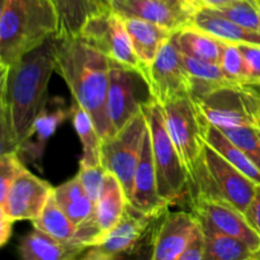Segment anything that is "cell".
Segmentation results:
<instances>
[{
    "instance_id": "obj_10",
    "label": "cell",
    "mask_w": 260,
    "mask_h": 260,
    "mask_svg": "<svg viewBox=\"0 0 260 260\" xmlns=\"http://www.w3.org/2000/svg\"><path fill=\"white\" fill-rule=\"evenodd\" d=\"M80 36L111 60L128 68L144 70L135 53L124 20L112 9L99 10L91 14L84 24Z\"/></svg>"
},
{
    "instance_id": "obj_6",
    "label": "cell",
    "mask_w": 260,
    "mask_h": 260,
    "mask_svg": "<svg viewBox=\"0 0 260 260\" xmlns=\"http://www.w3.org/2000/svg\"><path fill=\"white\" fill-rule=\"evenodd\" d=\"M161 106L168 132L190 177L203 154L210 122L192 95L180 96Z\"/></svg>"
},
{
    "instance_id": "obj_26",
    "label": "cell",
    "mask_w": 260,
    "mask_h": 260,
    "mask_svg": "<svg viewBox=\"0 0 260 260\" xmlns=\"http://www.w3.org/2000/svg\"><path fill=\"white\" fill-rule=\"evenodd\" d=\"M70 109L74 128L83 144V156L80 159V165H85V167L101 165L103 139L99 135L90 114L83 107L79 106L75 101Z\"/></svg>"
},
{
    "instance_id": "obj_25",
    "label": "cell",
    "mask_w": 260,
    "mask_h": 260,
    "mask_svg": "<svg viewBox=\"0 0 260 260\" xmlns=\"http://www.w3.org/2000/svg\"><path fill=\"white\" fill-rule=\"evenodd\" d=\"M205 235V260H248L254 251L243 240L216 231L200 221Z\"/></svg>"
},
{
    "instance_id": "obj_23",
    "label": "cell",
    "mask_w": 260,
    "mask_h": 260,
    "mask_svg": "<svg viewBox=\"0 0 260 260\" xmlns=\"http://www.w3.org/2000/svg\"><path fill=\"white\" fill-rule=\"evenodd\" d=\"M182 57L185 70L188 71L190 79V85H192L190 95L193 98H200L220 88L235 85L225 75L220 63L197 60L184 53H182Z\"/></svg>"
},
{
    "instance_id": "obj_8",
    "label": "cell",
    "mask_w": 260,
    "mask_h": 260,
    "mask_svg": "<svg viewBox=\"0 0 260 260\" xmlns=\"http://www.w3.org/2000/svg\"><path fill=\"white\" fill-rule=\"evenodd\" d=\"M146 131V117L140 111L119 131L106 137L102 144V165L118 178L127 200L132 194L135 173Z\"/></svg>"
},
{
    "instance_id": "obj_22",
    "label": "cell",
    "mask_w": 260,
    "mask_h": 260,
    "mask_svg": "<svg viewBox=\"0 0 260 260\" xmlns=\"http://www.w3.org/2000/svg\"><path fill=\"white\" fill-rule=\"evenodd\" d=\"M192 25L226 42L260 45V32L243 27L211 8L198 10L193 15Z\"/></svg>"
},
{
    "instance_id": "obj_13",
    "label": "cell",
    "mask_w": 260,
    "mask_h": 260,
    "mask_svg": "<svg viewBox=\"0 0 260 260\" xmlns=\"http://www.w3.org/2000/svg\"><path fill=\"white\" fill-rule=\"evenodd\" d=\"M192 212L198 220L216 231L243 240L255 253L260 249V236L245 217V213L222 200L196 197L190 200Z\"/></svg>"
},
{
    "instance_id": "obj_30",
    "label": "cell",
    "mask_w": 260,
    "mask_h": 260,
    "mask_svg": "<svg viewBox=\"0 0 260 260\" xmlns=\"http://www.w3.org/2000/svg\"><path fill=\"white\" fill-rule=\"evenodd\" d=\"M32 223L36 229H40L48 235L62 241H73L76 231V225L56 202L53 192L41 215Z\"/></svg>"
},
{
    "instance_id": "obj_46",
    "label": "cell",
    "mask_w": 260,
    "mask_h": 260,
    "mask_svg": "<svg viewBox=\"0 0 260 260\" xmlns=\"http://www.w3.org/2000/svg\"><path fill=\"white\" fill-rule=\"evenodd\" d=\"M254 259H256V260H260V249L258 251H255V253H254V256H253V260Z\"/></svg>"
},
{
    "instance_id": "obj_27",
    "label": "cell",
    "mask_w": 260,
    "mask_h": 260,
    "mask_svg": "<svg viewBox=\"0 0 260 260\" xmlns=\"http://www.w3.org/2000/svg\"><path fill=\"white\" fill-rule=\"evenodd\" d=\"M53 197L76 226L85 221L94 211L93 202L84 189L78 174L53 188Z\"/></svg>"
},
{
    "instance_id": "obj_18",
    "label": "cell",
    "mask_w": 260,
    "mask_h": 260,
    "mask_svg": "<svg viewBox=\"0 0 260 260\" xmlns=\"http://www.w3.org/2000/svg\"><path fill=\"white\" fill-rule=\"evenodd\" d=\"M69 117H71V109L57 107V108L50 111L46 106V108L36 118L24 141L20 144L19 149H18L20 159L24 157L27 159V161L32 162V164H40L42 161L43 152H45L46 145H47L50 137L53 136L57 127L62 122H65Z\"/></svg>"
},
{
    "instance_id": "obj_1",
    "label": "cell",
    "mask_w": 260,
    "mask_h": 260,
    "mask_svg": "<svg viewBox=\"0 0 260 260\" xmlns=\"http://www.w3.org/2000/svg\"><path fill=\"white\" fill-rule=\"evenodd\" d=\"M61 37L52 36L9 66H2V154L17 151L46 108Z\"/></svg>"
},
{
    "instance_id": "obj_14",
    "label": "cell",
    "mask_w": 260,
    "mask_h": 260,
    "mask_svg": "<svg viewBox=\"0 0 260 260\" xmlns=\"http://www.w3.org/2000/svg\"><path fill=\"white\" fill-rule=\"evenodd\" d=\"M53 188L46 180L25 169L10 185L0 201V213L10 221H35L42 212Z\"/></svg>"
},
{
    "instance_id": "obj_44",
    "label": "cell",
    "mask_w": 260,
    "mask_h": 260,
    "mask_svg": "<svg viewBox=\"0 0 260 260\" xmlns=\"http://www.w3.org/2000/svg\"><path fill=\"white\" fill-rule=\"evenodd\" d=\"M251 2L254 3V5H255V8L258 9L259 15H260V0H251Z\"/></svg>"
},
{
    "instance_id": "obj_20",
    "label": "cell",
    "mask_w": 260,
    "mask_h": 260,
    "mask_svg": "<svg viewBox=\"0 0 260 260\" xmlns=\"http://www.w3.org/2000/svg\"><path fill=\"white\" fill-rule=\"evenodd\" d=\"M127 28L135 53L142 68L151 65L160 48L175 35V30L137 18H122Z\"/></svg>"
},
{
    "instance_id": "obj_38",
    "label": "cell",
    "mask_w": 260,
    "mask_h": 260,
    "mask_svg": "<svg viewBox=\"0 0 260 260\" xmlns=\"http://www.w3.org/2000/svg\"><path fill=\"white\" fill-rule=\"evenodd\" d=\"M245 217L251 228L260 236V184L256 185L253 200L245 211Z\"/></svg>"
},
{
    "instance_id": "obj_45",
    "label": "cell",
    "mask_w": 260,
    "mask_h": 260,
    "mask_svg": "<svg viewBox=\"0 0 260 260\" xmlns=\"http://www.w3.org/2000/svg\"><path fill=\"white\" fill-rule=\"evenodd\" d=\"M165 2H168V3H172V4L182 5V3H180V2H179V0H165ZM182 7H183V5H182ZM183 8H184V7H183ZM184 9H185V8H184Z\"/></svg>"
},
{
    "instance_id": "obj_35",
    "label": "cell",
    "mask_w": 260,
    "mask_h": 260,
    "mask_svg": "<svg viewBox=\"0 0 260 260\" xmlns=\"http://www.w3.org/2000/svg\"><path fill=\"white\" fill-rule=\"evenodd\" d=\"M106 168L103 165H94V167H85L80 165L78 177L83 184L84 189L88 193L89 198L93 202L94 208H95L96 202L101 196L102 188H103L104 178H106Z\"/></svg>"
},
{
    "instance_id": "obj_24",
    "label": "cell",
    "mask_w": 260,
    "mask_h": 260,
    "mask_svg": "<svg viewBox=\"0 0 260 260\" xmlns=\"http://www.w3.org/2000/svg\"><path fill=\"white\" fill-rule=\"evenodd\" d=\"M180 52L208 62H220L222 41L189 24L175 33Z\"/></svg>"
},
{
    "instance_id": "obj_37",
    "label": "cell",
    "mask_w": 260,
    "mask_h": 260,
    "mask_svg": "<svg viewBox=\"0 0 260 260\" xmlns=\"http://www.w3.org/2000/svg\"><path fill=\"white\" fill-rule=\"evenodd\" d=\"M179 260H205V235L201 222L193 238L185 246Z\"/></svg>"
},
{
    "instance_id": "obj_47",
    "label": "cell",
    "mask_w": 260,
    "mask_h": 260,
    "mask_svg": "<svg viewBox=\"0 0 260 260\" xmlns=\"http://www.w3.org/2000/svg\"><path fill=\"white\" fill-rule=\"evenodd\" d=\"M258 126H259V129H260V117H259V119H258Z\"/></svg>"
},
{
    "instance_id": "obj_34",
    "label": "cell",
    "mask_w": 260,
    "mask_h": 260,
    "mask_svg": "<svg viewBox=\"0 0 260 260\" xmlns=\"http://www.w3.org/2000/svg\"><path fill=\"white\" fill-rule=\"evenodd\" d=\"M25 169L17 151L3 152L0 156V201L4 200L12 183Z\"/></svg>"
},
{
    "instance_id": "obj_41",
    "label": "cell",
    "mask_w": 260,
    "mask_h": 260,
    "mask_svg": "<svg viewBox=\"0 0 260 260\" xmlns=\"http://www.w3.org/2000/svg\"><path fill=\"white\" fill-rule=\"evenodd\" d=\"M202 2L205 8H212V9H216V8H221L230 4L234 0H202Z\"/></svg>"
},
{
    "instance_id": "obj_36",
    "label": "cell",
    "mask_w": 260,
    "mask_h": 260,
    "mask_svg": "<svg viewBox=\"0 0 260 260\" xmlns=\"http://www.w3.org/2000/svg\"><path fill=\"white\" fill-rule=\"evenodd\" d=\"M248 71V85L260 84V45L238 43Z\"/></svg>"
},
{
    "instance_id": "obj_39",
    "label": "cell",
    "mask_w": 260,
    "mask_h": 260,
    "mask_svg": "<svg viewBox=\"0 0 260 260\" xmlns=\"http://www.w3.org/2000/svg\"><path fill=\"white\" fill-rule=\"evenodd\" d=\"M12 225L13 221L0 213V245L2 246H4L12 236Z\"/></svg>"
},
{
    "instance_id": "obj_2",
    "label": "cell",
    "mask_w": 260,
    "mask_h": 260,
    "mask_svg": "<svg viewBox=\"0 0 260 260\" xmlns=\"http://www.w3.org/2000/svg\"><path fill=\"white\" fill-rule=\"evenodd\" d=\"M109 68L108 56L81 36L61 37L56 73L65 80L74 101L90 114L103 140L113 135L107 113Z\"/></svg>"
},
{
    "instance_id": "obj_43",
    "label": "cell",
    "mask_w": 260,
    "mask_h": 260,
    "mask_svg": "<svg viewBox=\"0 0 260 260\" xmlns=\"http://www.w3.org/2000/svg\"><path fill=\"white\" fill-rule=\"evenodd\" d=\"M254 91L256 93V95L259 96V117H260V84H256V85H249Z\"/></svg>"
},
{
    "instance_id": "obj_40",
    "label": "cell",
    "mask_w": 260,
    "mask_h": 260,
    "mask_svg": "<svg viewBox=\"0 0 260 260\" xmlns=\"http://www.w3.org/2000/svg\"><path fill=\"white\" fill-rule=\"evenodd\" d=\"M179 2L182 3L183 7H184L188 12L192 13V14H196L198 10L205 8L202 0H179Z\"/></svg>"
},
{
    "instance_id": "obj_32",
    "label": "cell",
    "mask_w": 260,
    "mask_h": 260,
    "mask_svg": "<svg viewBox=\"0 0 260 260\" xmlns=\"http://www.w3.org/2000/svg\"><path fill=\"white\" fill-rule=\"evenodd\" d=\"M220 66L229 80L235 85H248V71L238 43L222 41Z\"/></svg>"
},
{
    "instance_id": "obj_19",
    "label": "cell",
    "mask_w": 260,
    "mask_h": 260,
    "mask_svg": "<svg viewBox=\"0 0 260 260\" xmlns=\"http://www.w3.org/2000/svg\"><path fill=\"white\" fill-rule=\"evenodd\" d=\"M85 246L73 241H62L36 229L24 236L19 254L24 260H73L80 258Z\"/></svg>"
},
{
    "instance_id": "obj_12",
    "label": "cell",
    "mask_w": 260,
    "mask_h": 260,
    "mask_svg": "<svg viewBox=\"0 0 260 260\" xmlns=\"http://www.w3.org/2000/svg\"><path fill=\"white\" fill-rule=\"evenodd\" d=\"M157 218L160 217L146 215L128 203L121 221L101 243L86 248L80 259L112 260L131 255L132 251L142 241L152 221Z\"/></svg>"
},
{
    "instance_id": "obj_3",
    "label": "cell",
    "mask_w": 260,
    "mask_h": 260,
    "mask_svg": "<svg viewBox=\"0 0 260 260\" xmlns=\"http://www.w3.org/2000/svg\"><path fill=\"white\" fill-rule=\"evenodd\" d=\"M60 20L52 0H2L0 66H9L23 55L58 35Z\"/></svg>"
},
{
    "instance_id": "obj_33",
    "label": "cell",
    "mask_w": 260,
    "mask_h": 260,
    "mask_svg": "<svg viewBox=\"0 0 260 260\" xmlns=\"http://www.w3.org/2000/svg\"><path fill=\"white\" fill-rule=\"evenodd\" d=\"M213 10L243 27L260 32V15L251 0H234L225 7L216 8Z\"/></svg>"
},
{
    "instance_id": "obj_9",
    "label": "cell",
    "mask_w": 260,
    "mask_h": 260,
    "mask_svg": "<svg viewBox=\"0 0 260 260\" xmlns=\"http://www.w3.org/2000/svg\"><path fill=\"white\" fill-rule=\"evenodd\" d=\"M193 99L217 127L258 124L259 96L249 85L225 86Z\"/></svg>"
},
{
    "instance_id": "obj_16",
    "label": "cell",
    "mask_w": 260,
    "mask_h": 260,
    "mask_svg": "<svg viewBox=\"0 0 260 260\" xmlns=\"http://www.w3.org/2000/svg\"><path fill=\"white\" fill-rule=\"evenodd\" d=\"M128 203L136 210L146 213V215L160 217L168 211V205L159 194L157 189L156 169H155L154 156H152L151 139H150L149 127L145 135L144 145L141 154L137 162L136 173L134 178V188H132L131 198Z\"/></svg>"
},
{
    "instance_id": "obj_17",
    "label": "cell",
    "mask_w": 260,
    "mask_h": 260,
    "mask_svg": "<svg viewBox=\"0 0 260 260\" xmlns=\"http://www.w3.org/2000/svg\"><path fill=\"white\" fill-rule=\"evenodd\" d=\"M111 9L121 18L144 19L175 32L192 24L194 15L182 5L165 0H111Z\"/></svg>"
},
{
    "instance_id": "obj_28",
    "label": "cell",
    "mask_w": 260,
    "mask_h": 260,
    "mask_svg": "<svg viewBox=\"0 0 260 260\" xmlns=\"http://www.w3.org/2000/svg\"><path fill=\"white\" fill-rule=\"evenodd\" d=\"M206 142L222 155L236 169L253 180L255 184H260V169L248 157V155L239 146H236L217 126L210 123L206 132Z\"/></svg>"
},
{
    "instance_id": "obj_11",
    "label": "cell",
    "mask_w": 260,
    "mask_h": 260,
    "mask_svg": "<svg viewBox=\"0 0 260 260\" xmlns=\"http://www.w3.org/2000/svg\"><path fill=\"white\" fill-rule=\"evenodd\" d=\"M144 71L152 98L160 104L190 95V79L183 63L175 35L164 43L151 65L145 68Z\"/></svg>"
},
{
    "instance_id": "obj_29",
    "label": "cell",
    "mask_w": 260,
    "mask_h": 260,
    "mask_svg": "<svg viewBox=\"0 0 260 260\" xmlns=\"http://www.w3.org/2000/svg\"><path fill=\"white\" fill-rule=\"evenodd\" d=\"M60 20L58 36L76 37L91 14L96 12L93 0H52Z\"/></svg>"
},
{
    "instance_id": "obj_21",
    "label": "cell",
    "mask_w": 260,
    "mask_h": 260,
    "mask_svg": "<svg viewBox=\"0 0 260 260\" xmlns=\"http://www.w3.org/2000/svg\"><path fill=\"white\" fill-rule=\"evenodd\" d=\"M127 205L128 200L119 179L113 173L107 172L101 196L93 211L103 239L121 221Z\"/></svg>"
},
{
    "instance_id": "obj_31",
    "label": "cell",
    "mask_w": 260,
    "mask_h": 260,
    "mask_svg": "<svg viewBox=\"0 0 260 260\" xmlns=\"http://www.w3.org/2000/svg\"><path fill=\"white\" fill-rule=\"evenodd\" d=\"M260 169V129L258 124L218 127Z\"/></svg>"
},
{
    "instance_id": "obj_7",
    "label": "cell",
    "mask_w": 260,
    "mask_h": 260,
    "mask_svg": "<svg viewBox=\"0 0 260 260\" xmlns=\"http://www.w3.org/2000/svg\"><path fill=\"white\" fill-rule=\"evenodd\" d=\"M107 113L113 134L128 123L146 102L151 101L149 83L144 70L132 69L111 60Z\"/></svg>"
},
{
    "instance_id": "obj_15",
    "label": "cell",
    "mask_w": 260,
    "mask_h": 260,
    "mask_svg": "<svg viewBox=\"0 0 260 260\" xmlns=\"http://www.w3.org/2000/svg\"><path fill=\"white\" fill-rule=\"evenodd\" d=\"M198 226L200 220L192 211H167L152 235L150 259L179 260Z\"/></svg>"
},
{
    "instance_id": "obj_42",
    "label": "cell",
    "mask_w": 260,
    "mask_h": 260,
    "mask_svg": "<svg viewBox=\"0 0 260 260\" xmlns=\"http://www.w3.org/2000/svg\"><path fill=\"white\" fill-rule=\"evenodd\" d=\"M94 5H95L96 12L99 10L111 9V0H93Z\"/></svg>"
},
{
    "instance_id": "obj_4",
    "label": "cell",
    "mask_w": 260,
    "mask_h": 260,
    "mask_svg": "<svg viewBox=\"0 0 260 260\" xmlns=\"http://www.w3.org/2000/svg\"><path fill=\"white\" fill-rule=\"evenodd\" d=\"M256 185L206 142L197 168L189 177L188 193L190 200L207 197L226 201L245 213Z\"/></svg>"
},
{
    "instance_id": "obj_5",
    "label": "cell",
    "mask_w": 260,
    "mask_h": 260,
    "mask_svg": "<svg viewBox=\"0 0 260 260\" xmlns=\"http://www.w3.org/2000/svg\"><path fill=\"white\" fill-rule=\"evenodd\" d=\"M141 111L146 117L151 139L159 194L169 206L175 205L188 192L189 177L168 132L161 104L152 98L141 107Z\"/></svg>"
}]
</instances>
